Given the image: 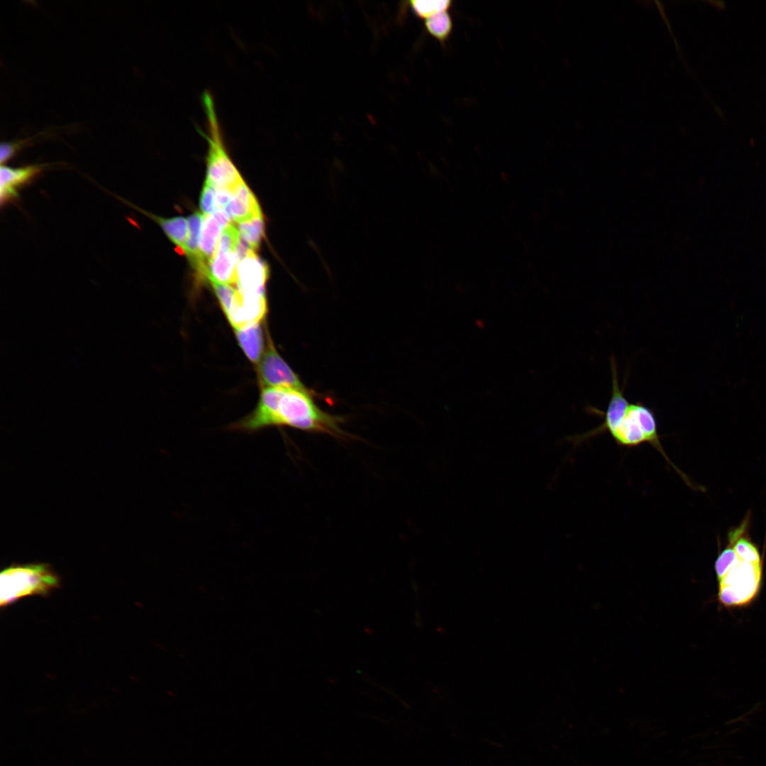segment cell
Here are the masks:
<instances>
[{
	"label": "cell",
	"mask_w": 766,
	"mask_h": 766,
	"mask_svg": "<svg viewBox=\"0 0 766 766\" xmlns=\"http://www.w3.org/2000/svg\"><path fill=\"white\" fill-rule=\"evenodd\" d=\"M314 394L289 387H265L254 411L229 428L254 433L270 426H287L345 438L341 428L345 418L321 410L313 400Z\"/></svg>",
	"instance_id": "obj_1"
},
{
	"label": "cell",
	"mask_w": 766,
	"mask_h": 766,
	"mask_svg": "<svg viewBox=\"0 0 766 766\" xmlns=\"http://www.w3.org/2000/svg\"><path fill=\"white\" fill-rule=\"evenodd\" d=\"M612 386L611 397L605 411L589 406V412L602 417V422L594 428L571 437L573 443L579 445L601 434L608 433L621 447L633 448L648 443L656 449L666 462L688 484L685 474L677 467L666 454L658 433V426L654 411L643 402H630L624 394V386L618 382L616 362L611 357Z\"/></svg>",
	"instance_id": "obj_2"
},
{
	"label": "cell",
	"mask_w": 766,
	"mask_h": 766,
	"mask_svg": "<svg viewBox=\"0 0 766 766\" xmlns=\"http://www.w3.org/2000/svg\"><path fill=\"white\" fill-rule=\"evenodd\" d=\"M59 585V578L46 564L11 566L0 575V604H11L25 596L44 595Z\"/></svg>",
	"instance_id": "obj_3"
},
{
	"label": "cell",
	"mask_w": 766,
	"mask_h": 766,
	"mask_svg": "<svg viewBox=\"0 0 766 766\" xmlns=\"http://www.w3.org/2000/svg\"><path fill=\"white\" fill-rule=\"evenodd\" d=\"M762 564L740 560L718 581L717 597L727 608L743 607L758 595L762 585Z\"/></svg>",
	"instance_id": "obj_4"
},
{
	"label": "cell",
	"mask_w": 766,
	"mask_h": 766,
	"mask_svg": "<svg viewBox=\"0 0 766 766\" xmlns=\"http://www.w3.org/2000/svg\"><path fill=\"white\" fill-rule=\"evenodd\" d=\"M261 384L265 387H289L315 392L306 387L275 349L269 337L259 366Z\"/></svg>",
	"instance_id": "obj_5"
},
{
	"label": "cell",
	"mask_w": 766,
	"mask_h": 766,
	"mask_svg": "<svg viewBox=\"0 0 766 766\" xmlns=\"http://www.w3.org/2000/svg\"><path fill=\"white\" fill-rule=\"evenodd\" d=\"M268 267L252 250L237 267L238 291L243 294H265Z\"/></svg>",
	"instance_id": "obj_6"
},
{
	"label": "cell",
	"mask_w": 766,
	"mask_h": 766,
	"mask_svg": "<svg viewBox=\"0 0 766 766\" xmlns=\"http://www.w3.org/2000/svg\"><path fill=\"white\" fill-rule=\"evenodd\" d=\"M46 166V165L37 164L11 167L1 165V204H6L16 199L18 197L19 190L43 171Z\"/></svg>",
	"instance_id": "obj_7"
},
{
	"label": "cell",
	"mask_w": 766,
	"mask_h": 766,
	"mask_svg": "<svg viewBox=\"0 0 766 766\" xmlns=\"http://www.w3.org/2000/svg\"><path fill=\"white\" fill-rule=\"evenodd\" d=\"M231 191V199L225 210L231 219L240 223L262 216L261 209L255 196L243 180Z\"/></svg>",
	"instance_id": "obj_8"
},
{
	"label": "cell",
	"mask_w": 766,
	"mask_h": 766,
	"mask_svg": "<svg viewBox=\"0 0 766 766\" xmlns=\"http://www.w3.org/2000/svg\"><path fill=\"white\" fill-rule=\"evenodd\" d=\"M239 263L235 251L216 254L209 262L206 279L210 282L231 284L236 283Z\"/></svg>",
	"instance_id": "obj_9"
},
{
	"label": "cell",
	"mask_w": 766,
	"mask_h": 766,
	"mask_svg": "<svg viewBox=\"0 0 766 766\" xmlns=\"http://www.w3.org/2000/svg\"><path fill=\"white\" fill-rule=\"evenodd\" d=\"M117 198L120 199L124 204L137 209L156 221L172 242L177 244V247L182 248V249L184 248L189 234V227H187L188 221H187L185 218L182 216H175L168 218L159 217L145 211L121 197L117 196Z\"/></svg>",
	"instance_id": "obj_10"
},
{
	"label": "cell",
	"mask_w": 766,
	"mask_h": 766,
	"mask_svg": "<svg viewBox=\"0 0 766 766\" xmlns=\"http://www.w3.org/2000/svg\"><path fill=\"white\" fill-rule=\"evenodd\" d=\"M222 227L212 214L204 215L199 249L201 258L207 263L213 258Z\"/></svg>",
	"instance_id": "obj_11"
},
{
	"label": "cell",
	"mask_w": 766,
	"mask_h": 766,
	"mask_svg": "<svg viewBox=\"0 0 766 766\" xmlns=\"http://www.w3.org/2000/svg\"><path fill=\"white\" fill-rule=\"evenodd\" d=\"M239 345L249 360L257 363L263 351V335L260 323L235 329Z\"/></svg>",
	"instance_id": "obj_12"
},
{
	"label": "cell",
	"mask_w": 766,
	"mask_h": 766,
	"mask_svg": "<svg viewBox=\"0 0 766 766\" xmlns=\"http://www.w3.org/2000/svg\"><path fill=\"white\" fill-rule=\"evenodd\" d=\"M744 533L731 531L729 533V545L740 560L755 564H762L758 548L750 539L743 536Z\"/></svg>",
	"instance_id": "obj_13"
},
{
	"label": "cell",
	"mask_w": 766,
	"mask_h": 766,
	"mask_svg": "<svg viewBox=\"0 0 766 766\" xmlns=\"http://www.w3.org/2000/svg\"><path fill=\"white\" fill-rule=\"evenodd\" d=\"M237 229L240 237L255 250L260 246L264 235L262 216L238 223Z\"/></svg>",
	"instance_id": "obj_14"
},
{
	"label": "cell",
	"mask_w": 766,
	"mask_h": 766,
	"mask_svg": "<svg viewBox=\"0 0 766 766\" xmlns=\"http://www.w3.org/2000/svg\"><path fill=\"white\" fill-rule=\"evenodd\" d=\"M425 26L428 32L440 41L447 40L453 28V21L447 11L426 18Z\"/></svg>",
	"instance_id": "obj_15"
},
{
	"label": "cell",
	"mask_w": 766,
	"mask_h": 766,
	"mask_svg": "<svg viewBox=\"0 0 766 766\" xmlns=\"http://www.w3.org/2000/svg\"><path fill=\"white\" fill-rule=\"evenodd\" d=\"M450 0L423 1L413 0L410 2L413 13L421 18H428L440 12L448 11L451 5Z\"/></svg>",
	"instance_id": "obj_16"
},
{
	"label": "cell",
	"mask_w": 766,
	"mask_h": 766,
	"mask_svg": "<svg viewBox=\"0 0 766 766\" xmlns=\"http://www.w3.org/2000/svg\"><path fill=\"white\" fill-rule=\"evenodd\" d=\"M737 560L738 556L730 545L718 554L714 565L717 580L726 574Z\"/></svg>",
	"instance_id": "obj_17"
},
{
	"label": "cell",
	"mask_w": 766,
	"mask_h": 766,
	"mask_svg": "<svg viewBox=\"0 0 766 766\" xmlns=\"http://www.w3.org/2000/svg\"><path fill=\"white\" fill-rule=\"evenodd\" d=\"M210 284L216 294L222 309L226 314L231 309L237 290L230 284H221L216 282H210Z\"/></svg>",
	"instance_id": "obj_18"
},
{
	"label": "cell",
	"mask_w": 766,
	"mask_h": 766,
	"mask_svg": "<svg viewBox=\"0 0 766 766\" xmlns=\"http://www.w3.org/2000/svg\"><path fill=\"white\" fill-rule=\"evenodd\" d=\"M216 189L205 182L200 196L199 206L204 215L212 214L216 210Z\"/></svg>",
	"instance_id": "obj_19"
},
{
	"label": "cell",
	"mask_w": 766,
	"mask_h": 766,
	"mask_svg": "<svg viewBox=\"0 0 766 766\" xmlns=\"http://www.w3.org/2000/svg\"><path fill=\"white\" fill-rule=\"evenodd\" d=\"M216 209H225L231 199L232 193L228 189H216Z\"/></svg>",
	"instance_id": "obj_20"
},
{
	"label": "cell",
	"mask_w": 766,
	"mask_h": 766,
	"mask_svg": "<svg viewBox=\"0 0 766 766\" xmlns=\"http://www.w3.org/2000/svg\"><path fill=\"white\" fill-rule=\"evenodd\" d=\"M212 215L221 225L223 230L232 223L231 221V218L225 209H217Z\"/></svg>",
	"instance_id": "obj_21"
}]
</instances>
